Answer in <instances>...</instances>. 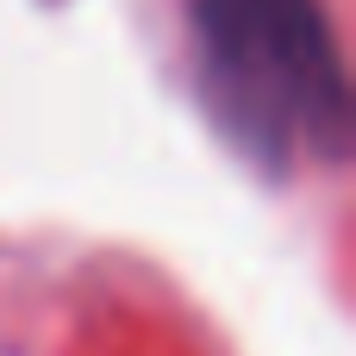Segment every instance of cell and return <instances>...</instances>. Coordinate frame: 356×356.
<instances>
[{"label": "cell", "instance_id": "6da1fadb", "mask_svg": "<svg viewBox=\"0 0 356 356\" xmlns=\"http://www.w3.org/2000/svg\"><path fill=\"white\" fill-rule=\"evenodd\" d=\"M194 63L207 113L250 163L282 169L294 150L344 156L350 81L325 0H200Z\"/></svg>", "mask_w": 356, "mask_h": 356}]
</instances>
